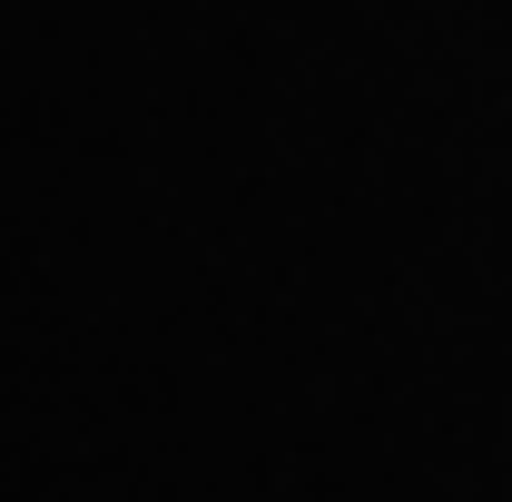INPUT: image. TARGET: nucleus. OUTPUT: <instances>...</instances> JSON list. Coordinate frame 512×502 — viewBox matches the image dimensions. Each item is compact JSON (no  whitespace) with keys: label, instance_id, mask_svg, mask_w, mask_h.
<instances>
[]
</instances>
